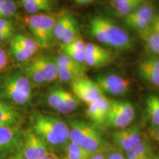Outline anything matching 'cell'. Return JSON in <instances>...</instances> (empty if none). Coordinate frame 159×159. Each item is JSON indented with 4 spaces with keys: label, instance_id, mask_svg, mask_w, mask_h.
Segmentation results:
<instances>
[{
    "label": "cell",
    "instance_id": "6da1fadb",
    "mask_svg": "<svg viewBox=\"0 0 159 159\" xmlns=\"http://www.w3.org/2000/svg\"><path fill=\"white\" fill-rule=\"evenodd\" d=\"M32 130L51 145H61L69 140L68 125L61 119L49 115H35L32 122Z\"/></svg>",
    "mask_w": 159,
    "mask_h": 159
},
{
    "label": "cell",
    "instance_id": "7a4b0ae2",
    "mask_svg": "<svg viewBox=\"0 0 159 159\" xmlns=\"http://www.w3.org/2000/svg\"><path fill=\"white\" fill-rule=\"evenodd\" d=\"M69 140L89 152L97 153L103 148V140L94 125L79 119L69 122Z\"/></svg>",
    "mask_w": 159,
    "mask_h": 159
},
{
    "label": "cell",
    "instance_id": "3957f363",
    "mask_svg": "<svg viewBox=\"0 0 159 159\" xmlns=\"http://www.w3.org/2000/svg\"><path fill=\"white\" fill-rule=\"evenodd\" d=\"M0 94L16 104H27L32 97L30 81L19 72L10 75L0 86Z\"/></svg>",
    "mask_w": 159,
    "mask_h": 159
},
{
    "label": "cell",
    "instance_id": "277c9868",
    "mask_svg": "<svg viewBox=\"0 0 159 159\" xmlns=\"http://www.w3.org/2000/svg\"><path fill=\"white\" fill-rule=\"evenodd\" d=\"M25 21L39 47L43 49L50 47L56 19L52 16L39 13L26 17Z\"/></svg>",
    "mask_w": 159,
    "mask_h": 159
},
{
    "label": "cell",
    "instance_id": "5b68a950",
    "mask_svg": "<svg viewBox=\"0 0 159 159\" xmlns=\"http://www.w3.org/2000/svg\"><path fill=\"white\" fill-rule=\"evenodd\" d=\"M135 110L132 104L127 101H111L110 109L105 125L116 129L127 128L133 122Z\"/></svg>",
    "mask_w": 159,
    "mask_h": 159
},
{
    "label": "cell",
    "instance_id": "8992f818",
    "mask_svg": "<svg viewBox=\"0 0 159 159\" xmlns=\"http://www.w3.org/2000/svg\"><path fill=\"white\" fill-rule=\"evenodd\" d=\"M106 35L108 47L118 50H127L132 47V41L125 30L105 17L99 16Z\"/></svg>",
    "mask_w": 159,
    "mask_h": 159
},
{
    "label": "cell",
    "instance_id": "52a82bcc",
    "mask_svg": "<svg viewBox=\"0 0 159 159\" xmlns=\"http://www.w3.org/2000/svg\"><path fill=\"white\" fill-rule=\"evenodd\" d=\"M156 14L153 6L144 2L134 11L125 17V22L128 27L140 33L150 27Z\"/></svg>",
    "mask_w": 159,
    "mask_h": 159
},
{
    "label": "cell",
    "instance_id": "ba28073f",
    "mask_svg": "<svg viewBox=\"0 0 159 159\" xmlns=\"http://www.w3.org/2000/svg\"><path fill=\"white\" fill-rule=\"evenodd\" d=\"M73 94L87 105L96 102L104 96L96 82L86 77H82L71 83Z\"/></svg>",
    "mask_w": 159,
    "mask_h": 159
},
{
    "label": "cell",
    "instance_id": "9c48e42d",
    "mask_svg": "<svg viewBox=\"0 0 159 159\" xmlns=\"http://www.w3.org/2000/svg\"><path fill=\"white\" fill-rule=\"evenodd\" d=\"M21 154L25 159H41L49 154L47 143L32 130L24 134Z\"/></svg>",
    "mask_w": 159,
    "mask_h": 159
},
{
    "label": "cell",
    "instance_id": "30bf717a",
    "mask_svg": "<svg viewBox=\"0 0 159 159\" xmlns=\"http://www.w3.org/2000/svg\"><path fill=\"white\" fill-rule=\"evenodd\" d=\"M102 93L111 95H122L128 92L130 83L120 75L111 74L101 75L95 81Z\"/></svg>",
    "mask_w": 159,
    "mask_h": 159
},
{
    "label": "cell",
    "instance_id": "8fae6325",
    "mask_svg": "<svg viewBox=\"0 0 159 159\" xmlns=\"http://www.w3.org/2000/svg\"><path fill=\"white\" fill-rule=\"evenodd\" d=\"M85 64L92 68H99L108 64L111 61V53L93 43H86L85 47Z\"/></svg>",
    "mask_w": 159,
    "mask_h": 159
},
{
    "label": "cell",
    "instance_id": "7c38bea8",
    "mask_svg": "<svg viewBox=\"0 0 159 159\" xmlns=\"http://www.w3.org/2000/svg\"><path fill=\"white\" fill-rule=\"evenodd\" d=\"M138 72L145 82L159 89V56L143 60L139 64Z\"/></svg>",
    "mask_w": 159,
    "mask_h": 159
},
{
    "label": "cell",
    "instance_id": "4fadbf2b",
    "mask_svg": "<svg viewBox=\"0 0 159 159\" xmlns=\"http://www.w3.org/2000/svg\"><path fill=\"white\" fill-rule=\"evenodd\" d=\"M111 100L102 96L96 102L88 105L86 115L94 125L101 126L105 125L110 109Z\"/></svg>",
    "mask_w": 159,
    "mask_h": 159
},
{
    "label": "cell",
    "instance_id": "5bb4252c",
    "mask_svg": "<svg viewBox=\"0 0 159 159\" xmlns=\"http://www.w3.org/2000/svg\"><path fill=\"white\" fill-rule=\"evenodd\" d=\"M21 141L16 128H0V157L14 151L21 144Z\"/></svg>",
    "mask_w": 159,
    "mask_h": 159
},
{
    "label": "cell",
    "instance_id": "9a60e30c",
    "mask_svg": "<svg viewBox=\"0 0 159 159\" xmlns=\"http://www.w3.org/2000/svg\"><path fill=\"white\" fill-rule=\"evenodd\" d=\"M33 62L38 67L45 83H51L57 78L55 60L46 55H41L33 58Z\"/></svg>",
    "mask_w": 159,
    "mask_h": 159
},
{
    "label": "cell",
    "instance_id": "2e32d148",
    "mask_svg": "<svg viewBox=\"0 0 159 159\" xmlns=\"http://www.w3.org/2000/svg\"><path fill=\"white\" fill-rule=\"evenodd\" d=\"M21 120V114L10 103L0 101V128H17Z\"/></svg>",
    "mask_w": 159,
    "mask_h": 159
},
{
    "label": "cell",
    "instance_id": "e0dca14e",
    "mask_svg": "<svg viewBox=\"0 0 159 159\" xmlns=\"http://www.w3.org/2000/svg\"><path fill=\"white\" fill-rule=\"evenodd\" d=\"M146 112L152 128H159V97L151 94L146 99Z\"/></svg>",
    "mask_w": 159,
    "mask_h": 159
},
{
    "label": "cell",
    "instance_id": "ac0fdd59",
    "mask_svg": "<svg viewBox=\"0 0 159 159\" xmlns=\"http://www.w3.org/2000/svg\"><path fill=\"white\" fill-rule=\"evenodd\" d=\"M139 33L147 49L155 56H159V35L158 33L151 29V27Z\"/></svg>",
    "mask_w": 159,
    "mask_h": 159
},
{
    "label": "cell",
    "instance_id": "d6986e66",
    "mask_svg": "<svg viewBox=\"0 0 159 159\" xmlns=\"http://www.w3.org/2000/svg\"><path fill=\"white\" fill-rule=\"evenodd\" d=\"M57 78L62 82H73L75 80L84 76L83 69H75L56 64Z\"/></svg>",
    "mask_w": 159,
    "mask_h": 159
},
{
    "label": "cell",
    "instance_id": "ffe728a7",
    "mask_svg": "<svg viewBox=\"0 0 159 159\" xmlns=\"http://www.w3.org/2000/svg\"><path fill=\"white\" fill-rule=\"evenodd\" d=\"M21 5L24 10L31 15L43 13V12L51 11L52 8V3L51 0H41L32 2L21 3Z\"/></svg>",
    "mask_w": 159,
    "mask_h": 159
},
{
    "label": "cell",
    "instance_id": "44dd1931",
    "mask_svg": "<svg viewBox=\"0 0 159 159\" xmlns=\"http://www.w3.org/2000/svg\"><path fill=\"white\" fill-rule=\"evenodd\" d=\"M79 105V100L72 93L64 91L62 102L59 108L57 109V112L61 114H69L77 108Z\"/></svg>",
    "mask_w": 159,
    "mask_h": 159
},
{
    "label": "cell",
    "instance_id": "7402d4cb",
    "mask_svg": "<svg viewBox=\"0 0 159 159\" xmlns=\"http://www.w3.org/2000/svg\"><path fill=\"white\" fill-rule=\"evenodd\" d=\"M152 148L147 142H142L127 155L128 159H150L152 156Z\"/></svg>",
    "mask_w": 159,
    "mask_h": 159
},
{
    "label": "cell",
    "instance_id": "603a6c76",
    "mask_svg": "<svg viewBox=\"0 0 159 159\" xmlns=\"http://www.w3.org/2000/svg\"><path fill=\"white\" fill-rule=\"evenodd\" d=\"M90 33L95 39L99 41L103 44L108 46V41H107L106 35L104 29H103L102 24H101L99 16H95L91 20L90 22Z\"/></svg>",
    "mask_w": 159,
    "mask_h": 159
},
{
    "label": "cell",
    "instance_id": "cb8c5ba5",
    "mask_svg": "<svg viewBox=\"0 0 159 159\" xmlns=\"http://www.w3.org/2000/svg\"><path fill=\"white\" fill-rule=\"evenodd\" d=\"M145 1L142 0H130V1L125 2L114 4L112 5L116 14L122 16H127L130 13L134 11L141 4Z\"/></svg>",
    "mask_w": 159,
    "mask_h": 159
},
{
    "label": "cell",
    "instance_id": "d4e9b609",
    "mask_svg": "<svg viewBox=\"0 0 159 159\" xmlns=\"http://www.w3.org/2000/svg\"><path fill=\"white\" fill-rule=\"evenodd\" d=\"M10 52L19 62H25L34 56V54L25 50L13 39L10 43Z\"/></svg>",
    "mask_w": 159,
    "mask_h": 159
},
{
    "label": "cell",
    "instance_id": "484cf974",
    "mask_svg": "<svg viewBox=\"0 0 159 159\" xmlns=\"http://www.w3.org/2000/svg\"><path fill=\"white\" fill-rule=\"evenodd\" d=\"M66 152L69 159H91L93 156V153L72 142L67 144Z\"/></svg>",
    "mask_w": 159,
    "mask_h": 159
},
{
    "label": "cell",
    "instance_id": "4316f807",
    "mask_svg": "<svg viewBox=\"0 0 159 159\" xmlns=\"http://www.w3.org/2000/svg\"><path fill=\"white\" fill-rule=\"evenodd\" d=\"M113 139L115 144L127 153H129L134 150V148L126 134L125 129H121V130L115 131L113 134Z\"/></svg>",
    "mask_w": 159,
    "mask_h": 159
},
{
    "label": "cell",
    "instance_id": "83f0119b",
    "mask_svg": "<svg viewBox=\"0 0 159 159\" xmlns=\"http://www.w3.org/2000/svg\"><path fill=\"white\" fill-rule=\"evenodd\" d=\"M74 17L70 13H65L56 20L54 28V38L57 41H61L63 35L64 34L66 30L70 23L71 20Z\"/></svg>",
    "mask_w": 159,
    "mask_h": 159
},
{
    "label": "cell",
    "instance_id": "f1b7e54d",
    "mask_svg": "<svg viewBox=\"0 0 159 159\" xmlns=\"http://www.w3.org/2000/svg\"><path fill=\"white\" fill-rule=\"evenodd\" d=\"M13 39L15 41H16L25 50L28 51L33 54L35 55L39 50V44L34 39L30 37L25 35H16L13 38Z\"/></svg>",
    "mask_w": 159,
    "mask_h": 159
},
{
    "label": "cell",
    "instance_id": "f546056e",
    "mask_svg": "<svg viewBox=\"0 0 159 159\" xmlns=\"http://www.w3.org/2000/svg\"><path fill=\"white\" fill-rule=\"evenodd\" d=\"M79 36L78 23H77V19L75 17H73L70 23H69L68 27L66 30L64 34L63 35L61 41L62 42V45L67 44Z\"/></svg>",
    "mask_w": 159,
    "mask_h": 159
},
{
    "label": "cell",
    "instance_id": "4dcf8cb0",
    "mask_svg": "<svg viewBox=\"0 0 159 159\" xmlns=\"http://www.w3.org/2000/svg\"><path fill=\"white\" fill-rule=\"evenodd\" d=\"M25 76L30 81L35 84L40 85L45 83L43 77L33 61H31L25 67Z\"/></svg>",
    "mask_w": 159,
    "mask_h": 159
},
{
    "label": "cell",
    "instance_id": "1f68e13d",
    "mask_svg": "<svg viewBox=\"0 0 159 159\" xmlns=\"http://www.w3.org/2000/svg\"><path fill=\"white\" fill-rule=\"evenodd\" d=\"M64 91L63 89H54L49 93L47 96V103L52 108L57 111V109L59 108L62 102Z\"/></svg>",
    "mask_w": 159,
    "mask_h": 159
},
{
    "label": "cell",
    "instance_id": "d6a6232c",
    "mask_svg": "<svg viewBox=\"0 0 159 159\" xmlns=\"http://www.w3.org/2000/svg\"><path fill=\"white\" fill-rule=\"evenodd\" d=\"M17 11V4L13 0H6L0 7V19L12 16Z\"/></svg>",
    "mask_w": 159,
    "mask_h": 159
},
{
    "label": "cell",
    "instance_id": "836d02e7",
    "mask_svg": "<svg viewBox=\"0 0 159 159\" xmlns=\"http://www.w3.org/2000/svg\"><path fill=\"white\" fill-rule=\"evenodd\" d=\"M125 129L134 149L142 142L143 140L142 139L140 130H139L138 127L132 126Z\"/></svg>",
    "mask_w": 159,
    "mask_h": 159
},
{
    "label": "cell",
    "instance_id": "e575fe53",
    "mask_svg": "<svg viewBox=\"0 0 159 159\" xmlns=\"http://www.w3.org/2000/svg\"><path fill=\"white\" fill-rule=\"evenodd\" d=\"M62 50L63 51V53H64V54L68 55L69 57H70L71 59H73L75 61H76V62L80 63V64L83 65L85 63V49L84 50H77V49H72L62 47Z\"/></svg>",
    "mask_w": 159,
    "mask_h": 159
},
{
    "label": "cell",
    "instance_id": "d590c367",
    "mask_svg": "<svg viewBox=\"0 0 159 159\" xmlns=\"http://www.w3.org/2000/svg\"><path fill=\"white\" fill-rule=\"evenodd\" d=\"M55 63H56V64L71 67V68L83 69V65L80 64V63L76 62V61H75L74 60L71 59L70 57H69L68 55L64 54V53L57 56V58L55 59Z\"/></svg>",
    "mask_w": 159,
    "mask_h": 159
},
{
    "label": "cell",
    "instance_id": "8d00e7d4",
    "mask_svg": "<svg viewBox=\"0 0 159 159\" xmlns=\"http://www.w3.org/2000/svg\"><path fill=\"white\" fill-rule=\"evenodd\" d=\"M85 44H86V43L83 41L82 38L79 36L77 39L73 40L71 42L67 43V44L62 45V47H65V48L68 49H77V50H84Z\"/></svg>",
    "mask_w": 159,
    "mask_h": 159
},
{
    "label": "cell",
    "instance_id": "74e56055",
    "mask_svg": "<svg viewBox=\"0 0 159 159\" xmlns=\"http://www.w3.org/2000/svg\"><path fill=\"white\" fill-rule=\"evenodd\" d=\"M0 30L13 32V24L8 19H0Z\"/></svg>",
    "mask_w": 159,
    "mask_h": 159
},
{
    "label": "cell",
    "instance_id": "f35d334b",
    "mask_svg": "<svg viewBox=\"0 0 159 159\" xmlns=\"http://www.w3.org/2000/svg\"><path fill=\"white\" fill-rule=\"evenodd\" d=\"M7 64V57L4 49L0 47V71L3 70Z\"/></svg>",
    "mask_w": 159,
    "mask_h": 159
},
{
    "label": "cell",
    "instance_id": "ab89813d",
    "mask_svg": "<svg viewBox=\"0 0 159 159\" xmlns=\"http://www.w3.org/2000/svg\"><path fill=\"white\" fill-rule=\"evenodd\" d=\"M150 27L159 35V14H156L155 16L154 19L151 23Z\"/></svg>",
    "mask_w": 159,
    "mask_h": 159
},
{
    "label": "cell",
    "instance_id": "60d3db41",
    "mask_svg": "<svg viewBox=\"0 0 159 159\" xmlns=\"http://www.w3.org/2000/svg\"><path fill=\"white\" fill-rule=\"evenodd\" d=\"M12 34H13V32L0 30V41H5V40L10 39Z\"/></svg>",
    "mask_w": 159,
    "mask_h": 159
},
{
    "label": "cell",
    "instance_id": "b9f144b4",
    "mask_svg": "<svg viewBox=\"0 0 159 159\" xmlns=\"http://www.w3.org/2000/svg\"><path fill=\"white\" fill-rule=\"evenodd\" d=\"M105 159H126L124 156H122L120 152H113L111 154L108 155Z\"/></svg>",
    "mask_w": 159,
    "mask_h": 159
},
{
    "label": "cell",
    "instance_id": "7bdbcfd3",
    "mask_svg": "<svg viewBox=\"0 0 159 159\" xmlns=\"http://www.w3.org/2000/svg\"><path fill=\"white\" fill-rule=\"evenodd\" d=\"M94 0H74V2L77 5H88V4H90L93 2Z\"/></svg>",
    "mask_w": 159,
    "mask_h": 159
},
{
    "label": "cell",
    "instance_id": "ee69618b",
    "mask_svg": "<svg viewBox=\"0 0 159 159\" xmlns=\"http://www.w3.org/2000/svg\"><path fill=\"white\" fill-rule=\"evenodd\" d=\"M9 159H25V158L23 157L21 152H18V153L12 156Z\"/></svg>",
    "mask_w": 159,
    "mask_h": 159
},
{
    "label": "cell",
    "instance_id": "f6af8a7d",
    "mask_svg": "<svg viewBox=\"0 0 159 159\" xmlns=\"http://www.w3.org/2000/svg\"><path fill=\"white\" fill-rule=\"evenodd\" d=\"M91 159H105V158L102 156V154L94 153V154H93V156H92V157H91Z\"/></svg>",
    "mask_w": 159,
    "mask_h": 159
},
{
    "label": "cell",
    "instance_id": "bcb514c9",
    "mask_svg": "<svg viewBox=\"0 0 159 159\" xmlns=\"http://www.w3.org/2000/svg\"><path fill=\"white\" fill-rule=\"evenodd\" d=\"M41 159H59V158H57V157L55 156V154L49 153V154L47 155V156H45L44 158H41Z\"/></svg>",
    "mask_w": 159,
    "mask_h": 159
},
{
    "label": "cell",
    "instance_id": "7dc6e473",
    "mask_svg": "<svg viewBox=\"0 0 159 159\" xmlns=\"http://www.w3.org/2000/svg\"><path fill=\"white\" fill-rule=\"evenodd\" d=\"M153 135L156 140L159 142V128L153 129Z\"/></svg>",
    "mask_w": 159,
    "mask_h": 159
},
{
    "label": "cell",
    "instance_id": "c3c4849f",
    "mask_svg": "<svg viewBox=\"0 0 159 159\" xmlns=\"http://www.w3.org/2000/svg\"><path fill=\"white\" fill-rule=\"evenodd\" d=\"M35 1H41V0H21V3L32 2H35Z\"/></svg>",
    "mask_w": 159,
    "mask_h": 159
},
{
    "label": "cell",
    "instance_id": "681fc988",
    "mask_svg": "<svg viewBox=\"0 0 159 159\" xmlns=\"http://www.w3.org/2000/svg\"><path fill=\"white\" fill-rule=\"evenodd\" d=\"M150 159H159V154L158 155H152Z\"/></svg>",
    "mask_w": 159,
    "mask_h": 159
},
{
    "label": "cell",
    "instance_id": "f907efd6",
    "mask_svg": "<svg viewBox=\"0 0 159 159\" xmlns=\"http://www.w3.org/2000/svg\"><path fill=\"white\" fill-rule=\"evenodd\" d=\"M5 1L6 0H0V7H1V6L5 2Z\"/></svg>",
    "mask_w": 159,
    "mask_h": 159
},
{
    "label": "cell",
    "instance_id": "816d5d0a",
    "mask_svg": "<svg viewBox=\"0 0 159 159\" xmlns=\"http://www.w3.org/2000/svg\"><path fill=\"white\" fill-rule=\"evenodd\" d=\"M63 159H69L68 158H63Z\"/></svg>",
    "mask_w": 159,
    "mask_h": 159
},
{
    "label": "cell",
    "instance_id": "f5cc1de1",
    "mask_svg": "<svg viewBox=\"0 0 159 159\" xmlns=\"http://www.w3.org/2000/svg\"><path fill=\"white\" fill-rule=\"evenodd\" d=\"M143 1H145V0H143Z\"/></svg>",
    "mask_w": 159,
    "mask_h": 159
},
{
    "label": "cell",
    "instance_id": "db71d44e",
    "mask_svg": "<svg viewBox=\"0 0 159 159\" xmlns=\"http://www.w3.org/2000/svg\"><path fill=\"white\" fill-rule=\"evenodd\" d=\"M126 159H128V158H126Z\"/></svg>",
    "mask_w": 159,
    "mask_h": 159
}]
</instances>
